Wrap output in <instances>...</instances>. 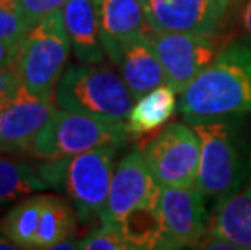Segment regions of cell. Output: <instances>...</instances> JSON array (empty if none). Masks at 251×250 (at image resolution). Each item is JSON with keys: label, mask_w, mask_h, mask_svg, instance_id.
Returning a JSON list of instances; mask_svg holds the SVG:
<instances>
[{"label": "cell", "mask_w": 251, "mask_h": 250, "mask_svg": "<svg viewBox=\"0 0 251 250\" xmlns=\"http://www.w3.org/2000/svg\"><path fill=\"white\" fill-rule=\"evenodd\" d=\"M161 185L141 151H131L115 164L105 211L100 221L117 226L130 211L146 205H159Z\"/></svg>", "instance_id": "cell-10"}, {"label": "cell", "mask_w": 251, "mask_h": 250, "mask_svg": "<svg viewBox=\"0 0 251 250\" xmlns=\"http://www.w3.org/2000/svg\"><path fill=\"white\" fill-rule=\"evenodd\" d=\"M247 115L183 117L200 138L198 190L219 208L251 177V125Z\"/></svg>", "instance_id": "cell-1"}, {"label": "cell", "mask_w": 251, "mask_h": 250, "mask_svg": "<svg viewBox=\"0 0 251 250\" xmlns=\"http://www.w3.org/2000/svg\"><path fill=\"white\" fill-rule=\"evenodd\" d=\"M149 29L212 36L227 7L217 0H140Z\"/></svg>", "instance_id": "cell-11"}, {"label": "cell", "mask_w": 251, "mask_h": 250, "mask_svg": "<svg viewBox=\"0 0 251 250\" xmlns=\"http://www.w3.org/2000/svg\"><path fill=\"white\" fill-rule=\"evenodd\" d=\"M21 41H12L0 38V70L2 68H15L18 62Z\"/></svg>", "instance_id": "cell-25"}, {"label": "cell", "mask_w": 251, "mask_h": 250, "mask_svg": "<svg viewBox=\"0 0 251 250\" xmlns=\"http://www.w3.org/2000/svg\"><path fill=\"white\" fill-rule=\"evenodd\" d=\"M217 2H221L222 5H226V7H228L230 3H235V2H242V0H217Z\"/></svg>", "instance_id": "cell-30"}, {"label": "cell", "mask_w": 251, "mask_h": 250, "mask_svg": "<svg viewBox=\"0 0 251 250\" xmlns=\"http://www.w3.org/2000/svg\"><path fill=\"white\" fill-rule=\"evenodd\" d=\"M54 111V101L18 84L0 120V153H29L37 132Z\"/></svg>", "instance_id": "cell-12"}, {"label": "cell", "mask_w": 251, "mask_h": 250, "mask_svg": "<svg viewBox=\"0 0 251 250\" xmlns=\"http://www.w3.org/2000/svg\"><path fill=\"white\" fill-rule=\"evenodd\" d=\"M75 232L73 211L62 198L47 195L42 208L39 229L36 234L34 249H54L55 244L65 241Z\"/></svg>", "instance_id": "cell-21"}, {"label": "cell", "mask_w": 251, "mask_h": 250, "mask_svg": "<svg viewBox=\"0 0 251 250\" xmlns=\"http://www.w3.org/2000/svg\"><path fill=\"white\" fill-rule=\"evenodd\" d=\"M67 2L68 0H21V5L29 25L33 26L47 15L62 10Z\"/></svg>", "instance_id": "cell-24"}, {"label": "cell", "mask_w": 251, "mask_h": 250, "mask_svg": "<svg viewBox=\"0 0 251 250\" xmlns=\"http://www.w3.org/2000/svg\"><path fill=\"white\" fill-rule=\"evenodd\" d=\"M105 57L117 63L125 47L149 31L140 0H93Z\"/></svg>", "instance_id": "cell-13"}, {"label": "cell", "mask_w": 251, "mask_h": 250, "mask_svg": "<svg viewBox=\"0 0 251 250\" xmlns=\"http://www.w3.org/2000/svg\"><path fill=\"white\" fill-rule=\"evenodd\" d=\"M15 249H18L17 244H13L10 239H7L0 232V250H15Z\"/></svg>", "instance_id": "cell-29"}, {"label": "cell", "mask_w": 251, "mask_h": 250, "mask_svg": "<svg viewBox=\"0 0 251 250\" xmlns=\"http://www.w3.org/2000/svg\"><path fill=\"white\" fill-rule=\"evenodd\" d=\"M115 227L131 249H164L165 232L159 205L135 208Z\"/></svg>", "instance_id": "cell-20"}, {"label": "cell", "mask_w": 251, "mask_h": 250, "mask_svg": "<svg viewBox=\"0 0 251 250\" xmlns=\"http://www.w3.org/2000/svg\"><path fill=\"white\" fill-rule=\"evenodd\" d=\"M149 38L161 60L167 84L183 93L216 60L219 52L209 36L172 31H149Z\"/></svg>", "instance_id": "cell-8"}, {"label": "cell", "mask_w": 251, "mask_h": 250, "mask_svg": "<svg viewBox=\"0 0 251 250\" xmlns=\"http://www.w3.org/2000/svg\"><path fill=\"white\" fill-rule=\"evenodd\" d=\"M149 31L131 41L115 63L135 99L167 84L164 67L149 38Z\"/></svg>", "instance_id": "cell-14"}, {"label": "cell", "mask_w": 251, "mask_h": 250, "mask_svg": "<svg viewBox=\"0 0 251 250\" xmlns=\"http://www.w3.org/2000/svg\"><path fill=\"white\" fill-rule=\"evenodd\" d=\"M141 153L161 187H196L201 146L190 124H169Z\"/></svg>", "instance_id": "cell-7"}, {"label": "cell", "mask_w": 251, "mask_h": 250, "mask_svg": "<svg viewBox=\"0 0 251 250\" xmlns=\"http://www.w3.org/2000/svg\"><path fill=\"white\" fill-rule=\"evenodd\" d=\"M18 84H17V86H18ZM17 86L12 88V89H5V91L0 93V120H2L5 109H7V106L10 103V99H12V96H13V93H15V89H17Z\"/></svg>", "instance_id": "cell-28"}, {"label": "cell", "mask_w": 251, "mask_h": 250, "mask_svg": "<svg viewBox=\"0 0 251 250\" xmlns=\"http://www.w3.org/2000/svg\"><path fill=\"white\" fill-rule=\"evenodd\" d=\"M62 13L76 60L81 63H102L105 52L93 0H68Z\"/></svg>", "instance_id": "cell-15"}, {"label": "cell", "mask_w": 251, "mask_h": 250, "mask_svg": "<svg viewBox=\"0 0 251 250\" xmlns=\"http://www.w3.org/2000/svg\"><path fill=\"white\" fill-rule=\"evenodd\" d=\"M242 10H240V26L243 33V42L251 47V0H242Z\"/></svg>", "instance_id": "cell-26"}, {"label": "cell", "mask_w": 251, "mask_h": 250, "mask_svg": "<svg viewBox=\"0 0 251 250\" xmlns=\"http://www.w3.org/2000/svg\"><path fill=\"white\" fill-rule=\"evenodd\" d=\"M70 49L63 13L57 10L31 26L21 41L18 62L15 65L18 83L36 96L54 101L57 83L67 68Z\"/></svg>", "instance_id": "cell-5"}, {"label": "cell", "mask_w": 251, "mask_h": 250, "mask_svg": "<svg viewBox=\"0 0 251 250\" xmlns=\"http://www.w3.org/2000/svg\"><path fill=\"white\" fill-rule=\"evenodd\" d=\"M183 117H221L251 114V47L232 42L216 60L180 93Z\"/></svg>", "instance_id": "cell-2"}, {"label": "cell", "mask_w": 251, "mask_h": 250, "mask_svg": "<svg viewBox=\"0 0 251 250\" xmlns=\"http://www.w3.org/2000/svg\"><path fill=\"white\" fill-rule=\"evenodd\" d=\"M175 94L177 93L169 84H162L138 98L126 120L128 132L140 135L164 125L178 108Z\"/></svg>", "instance_id": "cell-17"}, {"label": "cell", "mask_w": 251, "mask_h": 250, "mask_svg": "<svg viewBox=\"0 0 251 250\" xmlns=\"http://www.w3.org/2000/svg\"><path fill=\"white\" fill-rule=\"evenodd\" d=\"M46 198L47 195L26 196L2 216L0 232L13 244H17L18 249H34Z\"/></svg>", "instance_id": "cell-19"}, {"label": "cell", "mask_w": 251, "mask_h": 250, "mask_svg": "<svg viewBox=\"0 0 251 250\" xmlns=\"http://www.w3.org/2000/svg\"><path fill=\"white\" fill-rule=\"evenodd\" d=\"M207 234L227 239L238 249L251 250V177L237 194L216 208Z\"/></svg>", "instance_id": "cell-16"}, {"label": "cell", "mask_w": 251, "mask_h": 250, "mask_svg": "<svg viewBox=\"0 0 251 250\" xmlns=\"http://www.w3.org/2000/svg\"><path fill=\"white\" fill-rule=\"evenodd\" d=\"M165 232L164 249L200 246L211 227L206 196L198 187H161L159 198Z\"/></svg>", "instance_id": "cell-9"}, {"label": "cell", "mask_w": 251, "mask_h": 250, "mask_svg": "<svg viewBox=\"0 0 251 250\" xmlns=\"http://www.w3.org/2000/svg\"><path fill=\"white\" fill-rule=\"evenodd\" d=\"M29 29L21 0H0V38L23 41Z\"/></svg>", "instance_id": "cell-22"}, {"label": "cell", "mask_w": 251, "mask_h": 250, "mask_svg": "<svg viewBox=\"0 0 251 250\" xmlns=\"http://www.w3.org/2000/svg\"><path fill=\"white\" fill-rule=\"evenodd\" d=\"M54 101L60 109L126 124L136 99L120 73L100 63H78L65 68Z\"/></svg>", "instance_id": "cell-3"}, {"label": "cell", "mask_w": 251, "mask_h": 250, "mask_svg": "<svg viewBox=\"0 0 251 250\" xmlns=\"http://www.w3.org/2000/svg\"><path fill=\"white\" fill-rule=\"evenodd\" d=\"M119 146H100L72 158L49 159L37 169L47 187H63L79 220L102 218Z\"/></svg>", "instance_id": "cell-4"}, {"label": "cell", "mask_w": 251, "mask_h": 250, "mask_svg": "<svg viewBox=\"0 0 251 250\" xmlns=\"http://www.w3.org/2000/svg\"><path fill=\"white\" fill-rule=\"evenodd\" d=\"M78 249L83 250H131L119 229L102 222L99 229H96L78 244Z\"/></svg>", "instance_id": "cell-23"}, {"label": "cell", "mask_w": 251, "mask_h": 250, "mask_svg": "<svg viewBox=\"0 0 251 250\" xmlns=\"http://www.w3.org/2000/svg\"><path fill=\"white\" fill-rule=\"evenodd\" d=\"M18 84V77L15 68H2L0 70V93L5 89H12Z\"/></svg>", "instance_id": "cell-27"}, {"label": "cell", "mask_w": 251, "mask_h": 250, "mask_svg": "<svg viewBox=\"0 0 251 250\" xmlns=\"http://www.w3.org/2000/svg\"><path fill=\"white\" fill-rule=\"evenodd\" d=\"M46 189L47 184L31 164L0 156V215L12 203Z\"/></svg>", "instance_id": "cell-18"}, {"label": "cell", "mask_w": 251, "mask_h": 250, "mask_svg": "<svg viewBox=\"0 0 251 250\" xmlns=\"http://www.w3.org/2000/svg\"><path fill=\"white\" fill-rule=\"evenodd\" d=\"M130 132L125 122H109L65 109L52 111L37 132L29 154L42 161L72 158L100 146H124Z\"/></svg>", "instance_id": "cell-6"}]
</instances>
